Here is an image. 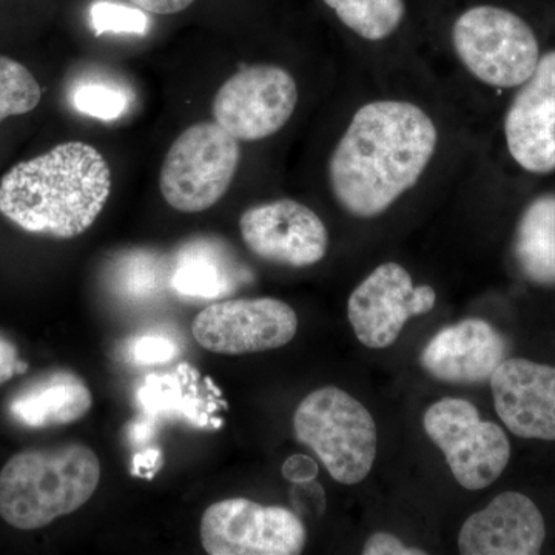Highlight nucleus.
Masks as SVG:
<instances>
[{
	"label": "nucleus",
	"instance_id": "1",
	"mask_svg": "<svg viewBox=\"0 0 555 555\" xmlns=\"http://www.w3.org/2000/svg\"><path fill=\"white\" fill-rule=\"evenodd\" d=\"M437 144L436 122L418 105L367 102L328 160L335 199L352 217H379L422 179Z\"/></svg>",
	"mask_w": 555,
	"mask_h": 555
},
{
	"label": "nucleus",
	"instance_id": "2",
	"mask_svg": "<svg viewBox=\"0 0 555 555\" xmlns=\"http://www.w3.org/2000/svg\"><path fill=\"white\" fill-rule=\"evenodd\" d=\"M109 192L104 156L86 142H65L3 175L0 214L25 232L72 240L94 224Z\"/></svg>",
	"mask_w": 555,
	"mask_h": 555
},
{
	"label": "nucleus",
	"instance_id": "3",
	"mask_svg": "<svg viewBox=\"0 0 555 555\" xmlns=\"http://www.w3.org/2000/svg\"><path fill=\"white\" fill-rule=\"evenodd\" d=\"M101 463L86 444L30 449L0 470V517L22 531L75 513L96 492Z\"/></svg>",
	"mask_w": 555,
	"mask_h": 555
},
{
	"label": "nucleus",
	"instance_id": "4",
	"mask_svg": "<svg viewBox=\"0 0 555 555\" xmlns=\"http://www.w3.org/2000/svg\"><path fill=\"white\" fill-rule=\"evenodd\" d=\"M294 430L338 483H360L374 466L377 425L357 398L338 387L309 393L295 411Z\"/></svg>",
	"mask_w": 555,
	"mask_h": 555
},
{
	"label": "nucleus",
	"instance_id": "5",
	"mask_svg": "<svg viewBox=\"0 0 555 555\" xmlns=\"http://www.w3.org/2000/svg\"><path fill=\"white\" fill-rule=\"evenodd\" d=\"M452 46L467 72L495 89H518L542 57L531 25L494 5L466 10L452 28Z\"/></svg>",
	"mask_w": 555,
	"mask_h": 555
},
{
	"label": "nucleus",
	"instance_id": "6",
	"mask_svg": "<svg viewBox=\"0 0 555 555\" xmlns=\"http://www.w3.org/2000/svg\"><path fill=\"white\" fill-rule=\"evenodd\" d=\"M241 159L238 139L217 122H201L179 134L159 175V189L170 207L199 214L224 198Z\"/></svg>",
	"mask_w": 555,
	"mask_h": 555
},
{
	"label": "nucleus",
	"instance_id": "7",
	"mask_svg": "<svg viewBox=\"0 0 555 555\" xmlns=\"http://www.w3.org/2000/svg\"><path fill=\"white\" fill-rule=\"evenodd\" d=\"M427 437L447 459L452 476L469 491L488 488L502 476L511 459L505 430L481 420L473 403L443 398L427 409Z\"/></svg>",
	"mask_w": 555,
	"mask_h": 555
},
{
	"label": "nucleus",
	"instance_id": "8",
	"mask_svg": "<svg viewBox=\"0 0 555 555\" xmlns=\"http://www.w3.org/2000/svg\"><path fill=\"white\" fill-rule=\"evenodd\" d=\"M199 532L210 555H295L301 554L308 540L297 514L248 499L208 506Z\"/></svg>",
	"mask_w": 555,
	"mask_h": 555
},
{
	"label": "nucleus",
	"instance_id": "9",
	"mask_svg": "<svg viewBox=\"0 0 555 555\" xmlns=\"http://www.w3.org/2000/svg\"><path fill=\"white\" fill-rule=\"evenodd\" d=\"M298 104V86L287 69L251 65L225 80L214 100V118L238 141H261L291 120Z\"/></svg>",
	"mask_w": 555,
	"mask_h": 555
},
{
	"label": "nucleus",
	"instance_id": "10",
	"mask_svg": "<svg viewBox=\"0 0 555 555\" xmlns=\"http://www.w3.org/2000/svg\"><path fill=\"white\" fill-rule=\"evenodd\" d=\"M298 317L275 298H243L214 302L193 321V338L222 356L280 349L295 338Z\"/></svg>",
	"mask_w": 555,
	"mask_h": 555
},
{
	"label": "nucleus",
	"instance_id": "11",
	"mask_svg": "<svg viewBox=\"0 0 555 555\" xmlns=\"http://www.w3.org/2000/svg\"><path fill=\"white\" fill-rule=\"evenodd\" d=\"M436 291L414 286L403 266H378L353 291L347 302V317L358 341L369 349H386L400 337L411 318L426 315L436 308Z\"/></svg>",
	"mask_w": 555,
	"mask_h": 555
},
{
	"label": "nucleus",
	"instance_id": "12",
	"mask_svg": "<svg viewBox=\"0 0 555 555\" xmlns=\"http://www.w3.org/2000/svg\"><path fill=\"white\" fill-rule=\"evenodd\" d=\"M241 236L257 257L291 268H309L326 257L328 232L323 219L305 204L278 199L247 208Z\"/></svg>",
	"mask_w": 555,
	"mask_h": 555
},
{
	"label": "nucleus",
	"instance_id": "13",
	"mask_svg": "<svg viewBox=\"0 0 555 555\" xmlns=\"http://www.w3.org/2000/svg\"><path fill=\"white\" fill-rule=\"evenodd\" d=\"M505 139L511 158L532 175L555 171V50L540 57L507 107Z\"/></svg>",
	"mask_w": 555,
	"mask_h": 555
},
{
	"label": "nucleus",
	"instance_id": "14",
	"mask_svg": "<svg viewBox=\"0 0 555 555\" xmlns=\"http://www.w3.org/2000/svg\"><path fill=\"white\" fill-rule=\"evenodd\" d=\"M489 382L496 414L514 436L555 441V367L509 358Z\"/></svg>",
	"mask_w": 555,
	"mask_h": 555
},
{
	"label": "nucleus",
	"instance_id": "15",
	"mask_svg": "<svg viewBox=\"0 0 555 555\" xmlns=\"http://www.w3.org/2000/svg\"><path fill=\"white\" fill-rule=\"evenodd\" d=\"M546 539L545 518L529 496L503 492L473 514L459 535L465 555H535Z\"/></svg>",
	"mask_w": 555,
	"mask_h": 555
},
{
	"label": "nucleus",
	"instance_id": "16",
	"mask_svg": "<svg viewBox=\"0 0 555 555\" xmlns=\"http://www.w3.org/2000/svg\"><path fill=\"white\" fill-rule=\"evenodd\" d=\"M506 356V341L480 318L441 328L423 349L420 363L430 377L451 385L488 382Z\"/></svg>",
	"mask_w": 555,
	"mask_h": 555
},
{
	"label": "nucleus",
	"instance_id": "17",
	"mask_svg": "<svg viewBox=\"0 0 555 555\" xmlns=\"http://www.w3.org/2000/svg\"><path fill=\"white\" fill-rule=\"evenodd\" d=\"M93 406V396L75 372L51 371L22 386L9 403L14 422L30 429L78 422Z\"/></svg>",
	"mask_w": 555,
	"mask_h": 555
},
{
	"label": "nucleus",
	"instance_id": "18",
	"mask_svg": "<svg viewBox=\"0 0 555 555\" xmlns=\"http://www.w3.org/2000/svg\"><path fill=\"white\" fill-rule=\"evenodd\" d=\"M514 257L532 283H555V193L539 196L525 208L514 238Z\"/></svg>",
	"mask_w": 555,
	"mask_h": 555
},
{
	"label": "nucleus",
	"instance_id": "19",
	"mask_svg": "<svg viewBox=\"0 0 555 555\" xmlns=\"http://www.w3.org/2000/svg\"><path fill=\"white\" fill-rule=\"evenodd\" d=\"M349 30L366 40L393 35L406 13L404 0H323Z\"/></svg>",
	"mask_w": 555,
	"mask_h": 555
},
{
	"label": "nucleus",
	"instance_id": "20",
	"mask_svg": "<svg viewBox=\"0 0 555 555\" xmlns=\"http://www.w3.org/2000/svg\"><path fill=\"white\" fill-rule=\"evenodd\" d=\"M171 284L179 294L199 298H218L228 295L232 288L230 278L217 259L196 251L182 255Z\"/></svg>",
	"mask_w": 555,
	"mask_h": 555
},
{
	"label": "nucleus",
	"instance_id": "21",
	"mask_svg": "<svg viewBox=\"0 0 555 555\" xmlns=\"http://www.w3.org/2000/svg\"><path fill=\"white\" fill-rule=\"evenodd\" d=\"M42 89L30 69L21 62L0 56V122L38 107Z\"/></svg>",
	"mask_w": 555,
	"mask_h": 555
},
{
	"label": "nucleus",
	"instance_id": "22",
	"mask_svg": "<svg viewBox=\"0 0 555 555\" xmlns=\"http://www.w3.org/2000/svg\"><path fill=\"white\" fill-rule=\"evenodd\" d=\"M72 104L82 115L101 120H115L129 108L130 100L119 87L90 82L73 91Z\"/></svg>",
	"mask_w": 555,
	"mask_h": 555
},
{
	"label": "nucleus",
	"instance_id": "23",
	"mask_svg": "<svg viewBox=\"0 0 555 555\" xmlns=\"http://www.w3.org/2000/svg\"><path fill=\"white\" fill-rule=\"evenodd\" d=\"M91 25L96 35L104 33H129L145 35L150 21L144 10L131 9L115 2H96L90 10Z\"/></svg>",
	"mask_w": 555,
	"mask_h": 555
},
{
	"label": "nucleus",
	"instance_id": "24",
	"mask_svg": "<svg viewBox=\"0 0 555 555\" xmlns=\"http://www.w3.org/2000/svg\"><path fill=\"white\" fill-rule=\"evenodd\" d=\"M177 356V346L170 339L163 337H145L138 339L133 346V357L138 363H167Z\"/></svg>",
	"mask_w": 555,
	"mask_h": 555
},
{
	"label": "nucleus",
	"instance_id": "25",
	"mask_svg": "<svg viewBox=\"0 0 555 555\" xmlns=\"http://www.w3.org/2000/svg\"><path fill=\"white\" fill-rule=\"evenodd\" d=\"M364 555H423L425 551L408 547L396 535L377 532L371 535L363 547Z\"/></svg>",
	"mask_w": 555,
	"mask_h": 555
},
{
	"label": "nucleus",
	"instance_id": "26",
	"mask_svg": "<svg viewBox=\"0 0 555 555\" xmlns=\"http://www.w3.org/2000/svg\"><path fill=\"white\" fill-rule=\"evenodd\" d=\"M27 363H22L17 349L9 338L0 334V385L10 382L14 375L24 374Z\"/></svg>",
	"mask_w": 555,
	"mask_h": 555
},
{
	"label": "nucleus",
	"instance_id": "27",
	"mask_svg": "<svg viewBox=\"0 0 555 555\" xmlns=\"http://www.w3.org/2000/svg\"><path fill=\"white\" fill-rule=\"evenodd\" d=\"M283 476L292 483H310L318 476V465L306 455H294L284 463Z\"/></svg>",
	"mask_w": 555,
	"mask_h": 555
},
{
	"label": "nucleus",
	"instance_id": "28",
	"mask_svg": "<svg viewBox=\"0 0 555 555\" xmlns=\"http://www.w3.org/2000/svg\"><path fill=\"white\" fill-rule=\"evenodd\" d=\"M138 9L152 14H177L188 10L195 0H129Z\"/></svg>",
	"mask_w": 555,
	"mask_h": 555
}]
</instances>
